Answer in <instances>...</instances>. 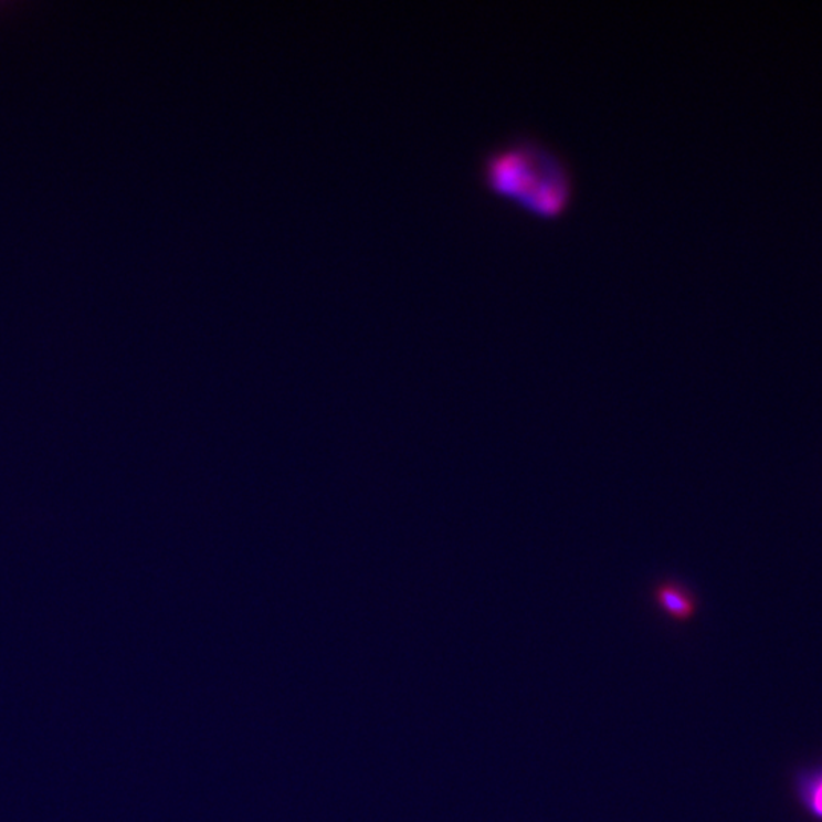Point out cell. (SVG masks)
<instances>
[{
    "label": "cell",
    "instance_id": "cell-2",
    "mask_svg": "<svg viewBox=\"0 0 822 822\" xmlns=\"http://www.w3.org/2000/svg\"><path fill=\"white\" fill-rule=\"evenodd\" d=\"M656 608L676 623H687L699 610L698 598L692 588L675 579H664L652 591Z\"/></svg>",
    "mask_w": 822,
    "mask_h": 822
},
{
    "label": "cell",
    "instance_id": "cell-1",
    "mask_svg": "<svg viewBox=\"0 0 822 822\" xmlns=\"http://www.w3.org/2000/svg\"><path fill=\"white\" fill-rule=\"evenodd\" d=\"M479 183L487 191L541 219H559L575 200L571 164L554 145L529 131H514L482 152Z\"/></svg>",
    "mask_w": 822,
    "mask_h": 822
},
{
    "label": "cell",
    "instance_id": "cell-3",
    "mask_svg": "<svg viewBox=\"0 0 822 822\" xmlns=\"http://www.w3.org/2000/svg\"><path fill=\"white\" fill-rule=\"evenodd\" d=\"M795 797L804 812L822 822V760L797 773Z\"/></svg>",
    "mask_w": 822,
    "mask_h": 822
}]
</instances>
